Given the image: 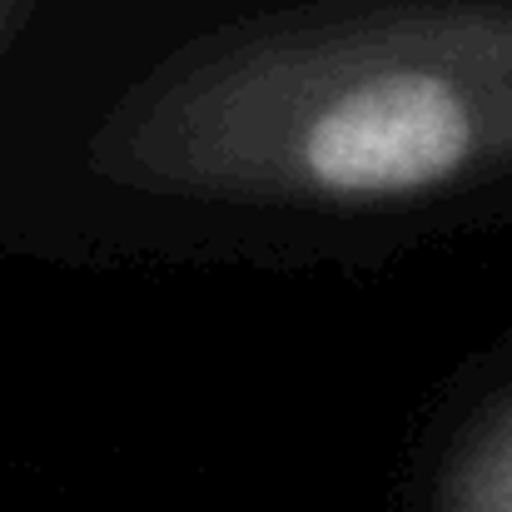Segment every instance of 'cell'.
Wrapping results in <instances>:
<instances>
[{
	"label": "cell",
	"instance_id": "obj_2",
	"mask_svg": "<svg viewBox=\"0 0 512 512\" xmlns=\"http://www.w3.org/2000/svg\"><path fill=\"white\" fill-rule=\"evenodd\" d=\"M5 10H10V0H0V30H5Z\"/></svg>",
	"mask_w": 512,
	"mask_h": 512
},
{
	"label": "cell",
	"instance_id": "obj_1",
	"mask_svg": "<svg viewBox=\"0 0 512 512\" xmlns=\"http://www.w3.org/2000/svg\"><path fill=\"white\" fill-rule=\"evenodd\" d=\"M473 150L463 100L428 75H383L334 100L309 140L304 170L334 194H408L458 170Z\"/></svg>",
	"mask_w": 512,
	"mask_h": 512
}]
</instances>
